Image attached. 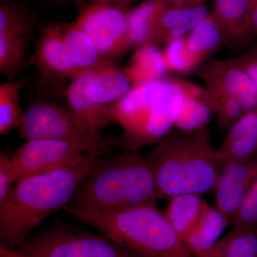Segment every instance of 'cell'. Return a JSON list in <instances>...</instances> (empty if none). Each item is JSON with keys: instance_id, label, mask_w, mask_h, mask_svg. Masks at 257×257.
I'll return each mask as SVG.
<instances>
[{"instance_id": "6da1fadb", "label": "cell", "mask_w": 257, "mask_h": 257, "mask_svg": "<svg viewBox=\"0 0 257 257\" xmlns=\"http://www.w3.org/2000/svg\"><path fill=\"white\" fill-rule=\"evenodd\" d=\"M101 157L88 155L58 170L17 180L0 204V245L17 247L46 218L67 206Z\"/></svg>"}, {"instance_id": "7a4b0ae2", "label": "cell", "mask_w": 257, "mask_h": 257, "mask_svg": "<svg viewBox=\"0 0 257 257\" xmlns=\"http://www.w3.org/2000/svg\"><path fill=\"white\" fill-rule=\"evenodd\" d=\"M145 157L160 199L214 192L222 168L208 128L171 133Z\"/></svg>"}, {"instance_id": "3957f363", "label": "cell", "mask_w": 257, "mask_h": 257, "mask_svg": "<svg viewBox=\"0 0 257 257\" xmlns=\"http://www.w3.org/2000/svg\"><path fill=\"white\" fill-rule=\"evenodd\" d=\"M156 182L146 157L126 151L99 158L82 179L67 207L111 211L155 205Z\"/></svg>"}, {"instance_id": "277c9868", "label": "cell", "mask_w": 257, "mask_h": 257, "mask_svg": "<svg viewBox=\"0 0 257 257\" xmlns=\"http://www.w3.org/2000/svg\"><path fill=\"white\" fill-rule=\"evenodd\" d=\"M195 84L164 78L138 86L109 106L112 122L121 126L120 143L128 152L160 143L172 133L184 96Z\"/></svg>"}, {"instance_id": "5b68a950", "label": "cell", "mask_w": 257, "mask_h": 257, "mask_svg": "<svg viewBox=\"0 0 257 257\" xmlns=\"http://www.w3.org/2000/svg\"><path fill=\"white\" fill-rule=\"evenodd\" d=\"M62 209L139 257L192 256L165 214L155 205L111 211L87 210L67 206Z\"/></svg>"}, {"instance_id": "8992f818", "label": "cell", "mask_w": 257, "mask_h": 257, "mask_svg": "<svg viewBox=\"0 0 257 257\" xmlns=\"http://www.w3.org/2000/svg\"><path fill=\"white\" fill-rule=\"evenodd\" d=\"M13 250L25 257H139L99 231L62 222L30 234Z\"/></svg>"}, {"instance_id": "52a82bcc", "label": "cell", "mask_w": 257, "mask_h": 257, "mask_svg": "<svg viewBox=\"0 0 257 257\" xmlns=\"http://www.w3.org/2000/svg\"><path fill=\"white\" fill-rule=\"evenodd\" d=\"M112 142L99 140H26L11 160L16 180L58 170L90 155L102 157Z\"/></svg>"}, {"instance_id": "ba28073f", "label": "cell", "mask_w": 257, "mask_h": 257, "mask_svg": "<svg viewBox=\"0 0 257 257\" xmlns=\"http://www.w3.org/2000/svg\"><path fill=\"white\" fill-rule=\"evenodd\" d=\"M19 135L26 140H99L101 133L83 122L72 111L54 103L41 101L24 112Z\"/></svg>"}, {"instance_id": "9c48e42d", "label": "cell", "mask_w": 257, "mask_h": 257, "mask_svg": "<svg viewBox=\"0 0 257 257\" xmlns=\"http://www.w3.org/2000/svg\"><path fill=\"white\" fill-rule=\"evenodd\" d=\"M128 12L111 5L90 3L80 10L75 23L90 37L101 55L111 62L135 46Z\"/></svg>"}, {"instance_id": "30bf717a", "label": "cell", "mask_w": 257, "mask_h": 257, "mask_svg": "<svg viewBox=\"0 0 257 257\" xmlns=\"http://www.w3.org/2000/svg\"><path fill=\"white\" fill-rule=\"evenodd\" d=\"M194 73L215 94L236 98L245 112L257 107V89L234 59L211 60Z\"/></svg>"}, {"instance_id": "8fae6325", "label": "cell", "mask_w": 257, "mask_h": 257, "mask_svg": "<svg viewBox=\"0 0 257 257\" xmlns=\"http://www.w3.org/2000/svg\"><path fill=\"white\" fill-rule=\"evenodd\" d=\"M257 179V153L226 162L215 190L216 208L231 222L245 194Z\"/></svg>"}, {"instance_id": "7c38bea8", "label": "cell", "mask_w": 257, "mask_h": 257, "mask_svg": "<svg viewBox=\"0 0 257 257\" xmlns=\"http://www.w3.org/2000/svg\"><path fill=\"white\" fill-rule=\"evenodd\" d=\"M33 59L43 76L51 80L70 79L72 81L79 77L64 43L61 24L48 25L43 29Z\"/></svg>"}, {"instance_id": "4fadbf2b", "label": "cell", "mask_w": 257, "mask_h": 257, "mask_svg": "<svg viewBox=\"0 0 257 257\" xmlns=\"http://www.w3.org/2000/svg\"><path fill=\"white\" fill-rule=\"evenodd\" d=\"M134 88L124 69L112 64L84 76L83 93L88 99L101 105L114 104Z\"/></svg>"}, {"instance_id": "5bb4252c", "label": "cell", "mask_w": 257, "mask_h": 257, "mask_svg": "<svg viewBox=\"0 0 257 257\" xmlns=\"http://www.w3.org/2000/svg\"><path fill=\"white\" fill-rule=\"evenodd\" d=\"M218 96L206 87L197 85L184 96L175 127L183 133H195L207 128L213 114H216Z\"/></svg>"}, {"instance_id": "9a60e30c", "label": "cell", "mask_w": 257, "mask_h": 257, "mask_svg": "<svg viewBox=\"0 0 257 257\" xmlns=\"http://www.w3.org/2000/svg\"><path fill=\"white\" fill-rule=\"evenodd\" d=\"M64 43L79 77L111 64L106 60L87 33L75 23L61 24Z\"/></svg>"}, {"instance_id": "2e32d148", "label": "cell", "mask_w": 257, "mask_h": 257, "mask_svg": "<svg viewBox=\"0 0 257 257\" xmlns=\"http://www.w3.org/2000/svg\"><path fill=\"white\" fill-rule=\"evenodd\" d=\"M218 150L221 165L257 153V107L246 111L227 131Z\"/></svg>"}, {"instance_id": "e0dca14e", "label": "cell", "mask_w": 257, "mask_h": 257, "mask_svg": "<svg viewBox=\"0 0 257 257\" xmlns=\"http://www.w3.org/2000/svg\"><path fill=\"white\" fill-rule=\"evenodd\" d=\"M209 13L205 4L192 8L170 6L159 20L151 45H165L176 39L187 36Z\"/></svg>"}, {"instance_id": "ac0fdd59", "label": "cell", "mask_w": 257, "mask_h": 257, "mask_svg": "<svg viewBox=\"0 0 257 257\" xmlns=\"http://www.w3.org/2000/svg\"><path fill=\"white\" fill-rule=\"evenodd\" d=\"M210 13L224 33L226 41L242 43L253 39L248 0H214Z\"/></svg>"}, {"instance_id": "d6986e66", "label": "cell", "mask_w": 257, "mask_h": 257, "mask_svg": "<svg viewBox=\"0 0 257 257\" xmlns=\"http://www.w3.org/2000/svg\"><path fill=\"white\" fill-rule=\"evenodd\" d=\"M229 221L217 208L208 205L195 227L184 240L192 255L211 257Z\"/></svg>"}, {"instance_id": "ffe728a7", "label": "cell", "mask_w": 257, "mask_h": 257, "mask_svg": "<svg viewBox=\"0 0 257 257\" xmlns=\"http://www.w3.org/2000/svg\"><path fill=\"white\" fill-rule=\"evenodd\" d=\"M32 21L13 24L0 30V71L8 77L16 73L25 60Z\"/></svg>"}, {"instance_id": "44dd1931", "label": "cell", "mask_w": 257, "mask_h": 257, "mask_svg": "<svg viewBox=\"0 0 257 257\" xmlns=\"http://www.w3.org/2000/svg\"><path fill=\"white\" fill-rule=\"evenodd\" d=\"M165 216L182 240L195 227L208 205L199 194H179L170 199Z\"/></svg>"}, {"instance_id": "7402d4cb", "label": "cell", "mask_w": 257, "mask_h": 257, "mask_svg": "<svg viewBox=\"0 0 257 257\" xmlns=\"http://www.w3.org/2000/svg\"><path fill=\"white\" fill-rule=\"evenodd\" d=\"M84 76L73 79L65 91V97L70 109L83 122L97 133L112 121L109 113V106L101 105L91 101L83 93Z\"/></svg>"}, {"instance_id": "603a6c76", "label": "cell", "mask_w": 257, "mask_h": 257, "mask_svg": "<svg viewBox=\"0 0 257 257\" xmlns=\"http://www.w3.org/2000/svg\"><path fill=\"white\" fill-rule=\"evenodd\" d=\"M170 6L167 0H145L128 12V26L135 46L152 45L159 20Z\"/></svg>"}, {"instance_id": "cb8c5ba5", "label": "cell", "mask_w": 257, "mask_h": 257, "mask_svg": "<svg viewBox=\"0 0 257 257\" xmlns=\"http://www.w3.org/2000/svg\"><path fill=\"white\" fill-rule=\"evenodd\" d=\"M124 69L135 87L165 78L168 72L162 51L150 45L138 47Z\"/></svg>"}, {"instance_id": "d4e9b609", "label": "cell", "mask_w": 257, "mask_h": 257, "mask_svg": "<svg viewBox=\"0 0 257 257\" xmlns=\"http://www.w3.org/2000/svg\"><path fill=\"white\" fill-rule=\"evenodd\" d=\"M225 41L224 33L211 13L186 36L187 49L199 67Z\"/></svg>"}, {"instance_id": "484cf974", "label": "cell", "mask_w": 257, "mask_h": 257, "mask_svg": "<svg viewBox=\"0 0 257 257\" xmlns=\"http://www.w3.org/2000/svg\"><path fill=\"white\" fill-rule=\"evenodd\" d=\"M26 79L7 82L0 86V135L18 128L24 112L20 106V92L26 84Z\"/></svg>"}, {"instance_id": "4316f807", "label": "cell", "mask_w": 257, "mask_h": 257, "mask_svg": "<svg viewBox=\"0 0 257 257\" xmlns=\"http://www.w3.org/2000/svg\"><path fill=\"white\" fill-rule=\"evenodd\" d=\"M211 257H257L256 230L233 227L219 240Z\"/></svg>"}, {"instance_id": "83f0119b", "label": "cell", "mask_w": 257, "mask_h": 257, "mask_svg": "<svg viewBox=\"0 0 257 257\" xmlns=\"http://www.w3.org/2000/svg\"><path fill=\"white\" fill-rule=\"evenodd\" d=\"M162 52L168 72L187 74L199 67L187 49L186 36L169 42Z\"/></svg>"}, {"instance_id": "f1b7e54d", "label": "cell", "mask_w": 257, "mask_h": 257, "mask_svg": "<svg viewBox=\"0 0 257 257\" xmlns=\"http://www.w3.org/2000/svg\"><path fill=\"white\" fill-rule=\"evenodd\" d=\"M231 223L233 227L256 229L257 228V179L245 194Z\"/></svg>"}, {"instance_id": "f546056e", "label": "cell", "mask_w": 257, "mask_h": 257, "mask_svg": "<svg viewBox=\"0 0 257 257\" xmlns=\"http://www.w3.org/2000/svg\"><path fill=\"white\" fill-rule=\"evenodd\" d=\"M216 95L218 96L216 111L217 126L221 131H228L244 114L245 111L236 98L223 94Z\"/></svg>"}, {"instance_id": "4dcf8cb0", "label": "cell", "mask_w": 257, "mask_h": 257, "mask_svg": "<svg viewBox=\"0 0 257 257\" xmlns=\"http://www.w3.org/2000/svg\"><path fill=\"white\" fill-rule=\"evenodd\" d=\"M11 159L0 155V204L4 202L16 182Z\"/></svg>"}, {"instance_id": "1f68e13d", "label": "cell", "mask_w": 257, "mask_h": 257, "mask_svg": "<svg viewBox=\"0 0 257 257\" xmlns=\"http://www.w3.org/2000/svg\"><path fill=\"white\" fill-rule=\"evenodd\" d=\"M241 68L247 74L251 82L257 89V53L254 50H251L239 56L234 57Z\"/></svg>"}, {"instance_id": "d6a6232c", "label": "cell", "mask_w": 257, "mask_h": 257, "mask_svg": "<svg viewBox=\"0 0 257 257\" xmlns=\"http://www.w3.org/2000/svg\"><path fill=\"white\" fill-rule=\"evenodd\" d=\"M250 28L253 38L257 36V0H248Z\"/></svg>"}, {"instance_id": "836d02e7", "label": "cell", "mask_w": 257, "mask_h": 257, "mask_svg": "<svg viewBox=\"0 0 257 257\" xmlns=\"http://www.w3.org/2000/svg\"><path fill=\"white\" fill-rule=\"evenodd\" d=\"M90 3H99V4L111 5L121 9L130 11L135 0H89Z\"/></svg>"}, {"instance_id": "e575fe53", "label": "cell", "mask_w": 257, "mask_h": 257, "mask_svg": "<svg viewBox=\"0 0 257 257\" xmlns=\"http://www.w3.org/2000/svg\"><path fill=\"white\" fill-rule=\"evenodd\" d=\"M175 8H192L205 4V0H167Z\"/></svg>"}, {"instance_id": "d590c367", "label": "cell", "mask_w": 257, "mask_h": 257, "mask_svg": "<svg viewBox=\"0 0 257 257\" xmlns=\"http://www.w3.org/2000/svg\"><path fill=\"white\" fill-rule=\"evenodd\" d=\"M0 257H25L13 249L5 247L0 245Z\"/></svg>"}, {"instance_id": "8d00e7d4", "label": "cell", "mask_w": 257, "mask_h": 257, "mask_svg": "<svg viewBox=\"0 0 257 257\" xmlns=\"http://www.w3.org/2000/svg\"><path fill=\"white\" fill-rule=\"evenodd\" d=\"M68 1L76 2V3H77V2H82L84 1V0H68Z\"/></svg>"}, {"instance_id": "74e56055", "label": "cell", "mask_w": 257, "mask_h": 257, "mask_svg": "<svg viewBox=\"0 0 257 257\" xmlns=\"http://www.w3.org/2000/svg\"><path fill=\"white\" fill-rule=\"evenodd\" d=\"M253 50H254V51H255V52H256V53H257V47H255V48H254V49H253Z\"/></svg>"}, {"instance_id": "f35d334b", "label": "cell", "mask_w": 257, "mask_h": 257, "mask_svg": "<svg viewBox=\"0 0 257 257\" xmlns=\"http://www.w3.org/2000/svg\"><path fill=\"white\" fill-rule=\"evenodd\" d=\"M255 230H256V233H257V228H256V229H255Z\"/></svg>"}]
</instances>
